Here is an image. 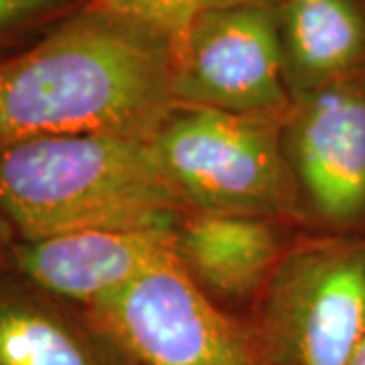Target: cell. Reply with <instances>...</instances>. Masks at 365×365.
Segmentation results:
<instances>
[{
	"label": "cell",
	"mask_w": 365,
	"mask_h": 365,
	"mask_svg": "<svg viewBox=\"0 0 365 365\" xmlns=\"http://www.w3.org/2000/svg\"><path fill=\"white\" fill-rule=\"evenodd\" d=\"M177 106L169 43L83 6L0 61V150L55 136L153 140Z\"/></svg>",
	"instance_id": "obj_1"
},
{
	"label": "cell",
	"mask_w": 365,
	"mask_h": 365,
	"mask_svg": "<svg viewBox=\"0 0 365 365\" xmlns=\"http://www.w3.org/2000/svg\"><path fill=\"white\" fill-rule=\"evenodd\" d=\"M187 211L153 140L55 136L0 150V213L19 242L175 227Z\"/></svg>",
	"instance_id": "obj_2"
},
{
	"label": "cell",
	"mask_w": 365,
	"mask_h": 365,
	"mask_svg": "<svg viewBox=\"0 0 365 365\" xmlns=\"http://www.w3.org/2000/svg\"><path fill=\"white\" fill-rule=\"evenodd\" d=\"M153 146L189 211L307 215L280 120L179 104Z\"/></svg>",
	"instance_id": "obj_3"
},
{
	"label": "cell",
	"mask_w": 365,
	"mask_h": 365,
	"mask_svg": "<svg viewBox=\"0 0 365 365\" xmlns=\"http://www.w3.org/2000/svg\"><path fill=\"white\" fill-rule=\"evenodd\" d=\"M274 365H351L365 339V234L284 250L248 317Z\"/></svg>",
	"instance_id": "obj_4"
},
{
	"label": "cell",
	"mask_w": 365,
	"mask_h": 365,
	"mask_svg": "<svg viewBox=\"0 0 365 365\" xmlns=\"http://www.w3.org/2000/svg\"><path fill=\"white\" fill-rule=\"evenodd\" d=\"M83 311L138 365H274L248 319L223 311L179 264Z\"/></svg>",
	"instance_id": "obj_5"
},
{
	"label": "cell",
	"mask_w": 365,
	"mask_h": 365,
	"mask_svg": "<svg viewBox=\"0 0 365 365\" xmlns=\"http://www.w3.org/2000/svg\"><path fill=\"white\" fill-rule=\"evenodd\" d=\"M173 73L179 104L280 122L292 108L276 9L266 0L197 16L173 47Z\"/></svg>",
	"instance_id": "obj_6"
},
{
	"label": "cell",
	"mask_w": 365,
	"mask_h": 365,
	"mask_svg": "<svg viewBox=\"0 0 365 365\" xmlns=\"http://www.w3.org/2000/svg\"><path fill=\"white\" fill-rule=\"evenodd\" d=\"M284 150L323 234H365V73L292 98Z\"/></svg>",
	"instance_id": "obj_7"
},
{
	"label": "cell",
	"mask_w": 365,
	"mask_h": 365,
	"mask_svg": "<svg viewBox=\"0 0 365 365\" xmlns=\"http://www.w3.org/2000/svg\"><path fill=\"white\" fill-rule=\"evenodd\" d=\"M177 227V225H175ZM175 227L90 230L14 242L6 260L33 287L91 309L177 262Z\"/></svg>",
	"instance_id": "obj_8"
},
{
	"label": "cell",
	"mask_w": 365,
	"mask_h": 365,
	"mask_svg": "<svg viewBox=\"0 0 365 365\" xmlns=\"http://www.w3.org/2000/svg\"><path fill=\"white\" fill-rule=\"evenodd\" d=\"M0 365H138L83 309L0 260Z\"/></svg>",
	"instance_id": "obj_9"
},
{
	"label": "cell",
	"mask_w": 365,
	"mask_h": 365,
	"mask_svg": "<svg viewBox=\"0 0 365 365\" xmlns=\"http://www.w3.org/2000/svg\"><path fill=\"white\" fill-rule=\"evenodd\" d=\"M175 246L182 272L217 304L258 297L287 250L274 220L213 211H187Z\"/></svg>",
	"instance_id": "obj_10"
},
{
	"label": "cell",
	"mask_w": 365,
	"mask_h": 365,
	"mask_svg": "<svg viewBox=\"0 0 365 365\" xmlns=\"http://www.w3.org/2000/svg\"><path fill=\"white\" fill-rule=\"evenodd\" d=\"M276 19L292 98L365 73V0H282Z\"/></svg>",
	"instance_id": "obj_11"
},
{
	"label": "cell",
	"mask_w": 365,
	"mask_h": 365,
	"mask_svg": "<svg viewBox=\"0 0 365 365\" xmlns=\"http://www.w3.org/2000/svg\"><path fill=\"white\" fill-rule=\"evenodd\" d=\"M242 2L256 0H90L86 6L140 26L167 41L173 51V47L182 39L197 16L213 9L234 6Z\"/></svg>",
	"instance_id": "obj_12"
},
{
	"label": "cell",
	"mask_w": 365,
	"mask_h": 365,
	"mask_svg": "<svg viewBox=\"0 0 365 365\" xmlns=\"http://www.w3.org/2000/svg\"><path fill=\"white\" fill-rule=\"evenodd\" d=\"M73 0H0V33L69 6Z\"/></svg>",
	"instance_id": "obj_13"
},
{
	"label": "cell",
	"mask_w": 365,
	"mask_h": 365,
	"mask_svg": "<svg viewBox=\"0 0 365 365\" xmlns=\"http://www.w3.org/2000/svg\"><path fill=\"white\" fill-rule=\"evenodd\" d=\"M16 237H14L13 227L4 220V215L0 213V260H4L9 256V252L14 246Z\"/></svg>",
	"instance_id": "obj_14"
},
{
	"label": "cell",
	"mask_w": 365,
	"mask_h": 365,
	"mask_svg": "<svg viewBox=\"0 0 365 365\" xmlns=\"http://www.w3.org/2000/svg\"><path fill=\"white\" fill-rule=\"evenodd\" d=\"M351 365H365V339L361 343V347H359V351L355 355V359H353Z\"/></svg>",
	"instance_id": "obj_15"
},
{
	"label": "cell",
	"mask_w": 365,
	"mask_h": 365,
	"mask_svg": "<svg viewBox=\"0 0 365 365\" xmlns=\"http://www.w3.org/2000/svg\"><path fill=\"white\" fill-rule=\"evenodd\" d=\"M266 2H276V4H278V2H282V0H266Z\"/></svg>",
	"instance_id": "obj_16"
}]
</instances>
